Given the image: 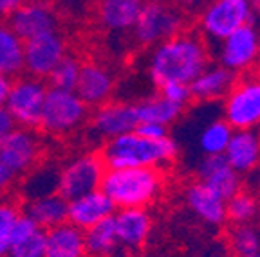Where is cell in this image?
<instances>
[{"mask_svg": "<svg viewBox=\"0 0 260 257\" xmlns=\"http://www.w3.org/2000/svg\"><path fill=\"white\" fill-rule=\"evenodd\" d=\"M9 257H45V230H38L22 243L9 246Z\"/></svg>", "mask_w": 260, "mask_h": 257, "instance_id": "obj_33", "label": "cell"}, {"mask_svg": "<svg viewBox=\"0 0 260 257\" xmlns=\"http://www.w3.org/2000/svg\"><path fill=\"white\" fill-rule=\"evenodd\" d=\"M175 2L186 9H195V8H201V6H203L204 2H208V0H175Z\"/></svg>", "mask_w": 260, "mask_h": 257, "instance_id": "obj_42", "label": "cell"}, {"mask_svg": "<svg viewBox=\"0 0 260 257\" xmlns=\"http://www.w3.org/2000/svg\"><path fill=\"white\" fill-rule=\"evenodd\" d=\"M240 257H260V250H258V252H253V253H248V255H240Z\"/></svg>", "mask_w": 260, "mask_h": 257, "instance_id": "obj_46", "label": "cell"}, {"mask_svg": "<svg viewBox=\"0 0 260 257\" xmlns=\"http://www.w3.org/2000/svg\"><path fill=\"white\" fill-rule=\"evenodd\" d=\"M8 24L22 41H27L56 31L58 18L54 9L45 0H27L9 16Z\"/></svg>", "mask_w": 260, "mask_h": 257, "instance_id": "obj_12", "label": "cell"}, {"mask_svg": "<svg viewBox=\"0 0 260 257\" xmlns=\"http://www.w3.org/2000/svg\"><path fill=\"white\" fill-rule=\"evenodd\" d=\"M233 135V128L228 124L222 119H217V121H211L201 130L199 133V149L210 157V155H224L226 151V146L230 142Z\"/></svg>", "mask_w": 260, "mask_h": 257, "instance_id": "obj_28", "label": "cell"}, {"mask_svg": "<svg viewBox=\"0 0 260 257\" xmlns=\"http://www.w3.org/2000/svg\"><path fill=\"white\" fill-rule=\"evenodd\" d=\"M24 70V41L16 36L8 22L0 20V72L16 76Z\"/></svg>", "mask_w": 260, "mask_h": 257, "instance_id": "obj_26", "label": "cell"}, {"mask_svg": "<svg viewBox=\"0 0 260 257\" xmlns=\"http://www.w3.org/2000/svg\"><path fill=\"white\" fill-rule=\"evenodd\" d=\"M65 51L67 47L63 38L56 31L31 38L24 41V68L32 77H49L54 67L67 56Z\"/></svg>", "mask_w": 260, "mask_h": 257, "instance_id": "obj_11", "label": "cell"}, {"mask_svg": "<svg viewBox=\"0 0 260 257\" xmlns=\"http://www.w3.org/2000/svg\"><path fill=\"white\" fill-rule=\"evenodd\" d=\"M100 191L116 209H145L161 191V175L155 167L105 169Z\"/></svg>", "mask_w": 260, "mask_h": 257, "instance_id": "obj_3", "label": "cell"}, {"mask_svg": "<svg viewBox=\"0 0 260 257\" xmlns=\"http://www.w3.org/2000/svg\"><path fill=\"white\" fill-rule=\"evenodd\" d=\"M235 87V72L224 68L222 65L206 67L199 76L190 83V94L201 101H213L230 94Z\"/></svg>", "mask_w": 260, "mask_h": 257, "instance_id": "obj_20", "label": "cell"}, {"mask_svg": "<svg viewBox=\"0 0 260 257\" xmlns=\"http://www.w3.org/2000/svg\"><path fill=\"white\" fill-rule=\"evenodd\" d=\"M224 158L235 173H253L260 164V133L256 130H233Z\"/></svg>", "mask_w": 260, "mask_h": 257, "instance_id": "obj_16", "label": "cell"}, {"mask_svg": "<svg viewBox=\"0 0 260 257\" xmlns=\"http://www.w3.org/2000/svg\"><path fill=\"white\" fill-rule=\"evenodd\" d=\"M15 177H16V175L13 173L11 169H9L4 162L0 160V194L4 193L9 185H11V182L15 180Z\"/></svg>", "mask_w": 260, "mask_h": 257, "instance_id": "obj_40", "label": "cell"}, {"mask_svg": "<svg viewBox=\"0 0 260 257\" xmlns=\"http://www.w3.org/2000/svg\"><path fill=\"white\" fill-rule=\"evenodd\" d=\"M136 112H138L139 122H155V124L168 126L181 115L183 106L175 105L161 96H155L136 105Z\"/></svg>", "mask_w": 260, "mask_h": 257, "instance_id": "obj_27", "label": "cell"}, {"mask_svg": "<svg viewBox=\"0 0 260 257\" xmlns=\"http://www.w3.org/2000/svg\"><path fill=\"white\" fill-rule=\"evenodd\" d=\"M24 2H27V0H0V20L9 18Z\"/></svg>", "mask_w": 260, "mask_h": 257, "instance_id": "obj_38", "label": "cell"}, {"mask_svg": "<svg viewBox=\"0 0 260 257\" xmlns=\"http://www.w3.org/2000/svg\"><path fill=\"white\" fill-rule=\"evenodd\" d=\"M9 241H0V257H4L9 253Z\"/></svg>", "mask_w": 260, "mask_h": 257, "instance_id": "obj_44", "label": "cell"}, {"mask_svg": "<svg viewBox=\"0 0 260 257\" xmlns=\"http://www.w3.org/2000/svg\"><path fill=\"white\" fill-rule=\"evenodd\" d=\"M197 175L201 178V184H204L208 189H211L217 196L228 201L240 191V175L235 173L230 164L226 162L224 155H210L199 162Z\"/></svg>", "mask_w": 260, "mask_h": 257, "instance_id": "obj_15", "label": "cell"}, {"mask_svg": "<svg viewBox=\"0 0 260 257\" xmlns=\"http://www.w3.org/2000/svg\"><path fill=\"white\" fill-rule=\"evenodd\" d=\"M83 241H85V253H90L92 257H110L118 252L119 241L114 227V218L110 216L90 229L83 230Z\"/></svg>", "mask_w": 260, "mask_h": 257, "instance_id": "obj_25", "label": "cell"}, {"mask_svg": "<svg viewBox=\"0 0 260 257\" xmlns=\"http://www.w3.org/2000/svg\"><path fill=\"white\" fill-rule=\"evenodd\" d=\"M18 216L20 212L13 203H0V241H9V232Z\"/></svg>", "mask_w": 260, "mask_h": 257, "instance_id": "obj_36", "label": "cell"}, {"mask_svg": "<svg viewBox=\"0 0 260 257\" xmlns=\"http://www.w3.org/2000/svg\"><path fill=\"white\" fill-rule=\"evenodd\" d=\"M161 89V94L159 96L165 97V99L172 101L175 105L183 106L188 99L191 97L190 94V84H183V83H165L159 87Z\"/></svg>", "mask_w": 260, "mask_h": 257, "instance_id": "obj_35", "label": "cell"}, {"mask_svg": "<svg viewBox=\"0 0 260 257\" xmlns=\"http://www.w3.org/2000/svg\"><path fill=\"white\" fill-rule=\"evenodd\" d=\"M230 245L237 257L248 255V253L260 250V229L253 223L235 225L230 232Z\"/></svg>", "mask_w": 260, "mask_h": 257, "instance_id": "obj_30", "label": "cell"}, {"mask_svg": "<svg viewBox=\"0 0 260 257\" xmlns=\"http://www.w3.org/2000/svg\"><path fill=\"white\" fill-rule=\"evenodd\" d=\"M85 117L87 105L76 96V92L49 89L38 126L53 135H63L76 130L85 121Z\"/></svg>", "mask_w": 260, "mask_h": 257, "instance_id": "obj_6", "label": "cell"}, {"mask_svg": "<svg viewBox=\"0 0 260 257\" xmlns=\"http://www.w3.org/2000/svg\"><path fill=\"white\" fill-rule=\"evenodd\" d=\"M260 58V32L256 25H244L220 41V65L232 72L248 70Z\"/></svg>", "mask_w": 260, "mask_h": 257, "instance_id": "obj_10", "label": "cell"}, {"mask_svg": "<svg viewBox=\"0 0 260 257\" xmlns=\"http://www.w3.org/2000/svg\"><path fill=\"white\" fill-rule=\"evenodd\" d=\"M11 77L0 72V106H4L6 99H8L9 89H11Z\"/></svg>", "mask_w": 260, "mask_h": 257, "instance_id": "obj_41", "label": "cell"}, {"mask_svg": "<svg viewBox=\"0 0 260 257\" xmlns=\"http://www.w3.org/2000/svg\"><path fill=\"white\" fill-rule=\"evenodd\" d=\"M15 128V121H13V117L9 115V112L6 110V106H0V139L9 133L11 130Z\"/></svg>", "mask_w": 260, "mask_h": 257, "instance_id": "obj_39", "label": "cell"}, {"mask_svg": "<svg viewBox=\"0 0 260 257\" xmlns=\"http://www.w3.org/2000/svg\"><path fill=\"white\" fill-rule=\"evenodd\" d=\"M249 6H251V11L260 18V0H249Z\"/></svg>", "mask_w": 260, "mask_h": 257, "instance_id": "obj_43", "label": "cell"}, {"mask_svg": "<svg viewBox=\"0 0 260 257\" xmlns=\"http://www.w3.org/2000/svg\"><path fill=\"white\" fill-rule=\"evenodd\" d=\"M40 227L35 223L29 216L25 214H20L18 220L15 221V225H13L11 232H9V245H16V243H22L24 239L31 237L35 232H38Z\"/></svg>", "mask_w": 260, "mask_h": 257, "instance_id": "obj_34", "label": "cell"}, {"mask_svg": "<svg viewBox=\"0 0 260 257\" xmlns=\"http://www.w3.org/2000/svg\"><path fill=\"white\" fill-rule=\"evenodd\" d=\"M85 241L83 230L65 221L54 229L45 230V257H83Z\"/></svg>", "mask_w": 260, "mask_h": 257, "instance_id": "obj_21", "label": "cell"}, {"mask_svg": "<svg viewBox=\"0 0 260 257\" xmlns=\"http://www.w3.org/2000/svg\"><path fill=\"white\" fill-rule=\"evenodd\" d=\"M40 144L37 135L27 128H13L0 139V160L15 175L27 171L38 157Z\"/></svg>", "mask_w": 260, "mask_h": 257, "instance_id": "obj_13", "label": "cell"}, {"mask_svg": "<svg viewBox=\"0 0 260 257\" xmlns=\"http://www.w3.org/2000/svg\"><path fill=\"white\" fill-rule=\"evenodd\" d=\"M186 203L195 216L210 225H222L226 221V201L201 182L188 187Z\"/></svg>", "mask_w": 260, "mask_h": 257, "instance_id": "obj_22", "label": "cell"}, {"mask_svg": "<svg viewBox=\"0 0 260 257\" xmlns=\"http://www.w3.org/2000/svg\"><path fill=\"white\" fill-rule=\"evenodd\" d=\"M80 68L81 63L73 56H65L60 63L54 67V70L49 74V83H51V89L58 90H69L74 92L78 83V76H80Z\"/></svg>", "mask_w": 260, "mask_h": 257, "instance_id": "obj_31", "label": "cell"}, {"mask_svg": "<svg viewBox=\"0 0 260 257\" xmlns=\"http://www.w3.org/2000/svg\"><path fill=\"white\" fill-rule=\"evenodd\" d=\"M112 218L119 246L134 250L146 241L152 229V220L145 209H119Z\"/></svg>", "mask_w": 260, "mask_h": 257, "instance_id": "obj_19", "label": "cell"}, {"mask_svg": "<svg viewBox=\"0 0 260 257\" xmlns=\"http://www.w3.org/2000/svg\"><path fill=\"white\" fill-rule=\"evenodd\" d=\"M184 27V16L177 8L161 0L145 2L134 24V36L139 44L154 45L167 41L181 34Z\"/></svg>", "mask_w": 260, "mask_h": 257, "instance_id": "obj_5", "label": "cell"}, {"mask_svg": "<svg viewBox=\"0 0 260 257\" xmlns=\"http://www.w3.org/2000/svg\"><path fill=\"white\" fill-rule=\"evenodd\" d=\"M67 207H69V201L58 193L47 194L29 201L25 216L31 218L42 230H49L67 221Z\"/></svg>", "mask_w": 260, "mask_h": 257, "instance_id": "obj_24", "label": "cell"}, {"mask_svg": "<svg viewBox=\"0 0 260 257\" xmlns=\"http://www.w3.org/2000/svg\"><path fill=\"white\" fill-rule=\"evenodd\" d=\"M177 155V142L170 137L161 141H148L136 132L110 139L102 151V160L107 169L155 167L174 160Z\"/></svg>", "mask_w": 260, "mask_h": 257, "instance_id": "obj_2", "label": "cell"}, {"mask_svg": "<svg viewBox=\"0 0 260 257\" xmlns=\"http://www.w3.org/2000/svg\"><path fill=\"white\" fill-rule=\"evenodd\" d=\"M105 169L100 155H83L74 158L60 171L58 194L71 201L78 196L98 191Z\"/></svg>", "mask_w": 260, "mask_h": 257, "instance_id": "obj_9", "label": "cell"}, {"mask_svg": "<svg viewBox=\"0 0 260 257\" xmlns=\"http://www.w3.org/2000/svg\"><path fill=\"white\" fill-rule=\"evenodd\" d=\"M260 214V201L255 194L239 191L226 201V220L235 225L253 223Z\"/></svg>", "mask_w": 260, "mask_h": 257, "instance_id": "obj_29", "label": "cell"}, {"mask_svg": "<svg viewBox=\"0 0 260 257\" xmlns=\"http://www.w3.org/2000/svg\"><path fill=\"white\" fill-rule=\"evenodd\" d=\"M260 18L251 11L249 0H210L201 13L199 27L213 44H220L237 29L256 25Z\"/></svg>", "mask_w": 260, "mask_h": 257, "instance_id": "obj_4", "label": "cell"}, {"mask_svg": "<svg viewBox=\"0 0 260 257\" xmlns=\"http://www.w3.org/2000/svg\"><path fill=\"white\" fill-rule=\"evenodd\" d=\"M58 180H60V171H56V169H42V171L32 173L29 177L24 189L27 193L29 200H37V198L58 193Z\"/></svg>", "mask_w": 260, "mask_h": 257, "instance_id": "obj_32", "label": "cell"}, {"mask_svg": "<svg viewBox=\"0 0 260 257\" xmlns=\"http://www.w3.org/2000/svg\"><path fill=\"white\" fill-rule=\"evenodd\" d=\"M224 121L233 130L260 126V77H248L230 90L224 103Z\"/></svg>", "mask_w": 260, "mask_h": 257, "instance_id": "obj_8", "label": "cell"}, {"mask_svg": "<svg viewBox=\"0 0 260 257\" xmlns=\"http://www.w3.org/2000/svg\"><path fill=\"white\" fill-rule=\"evenodd\" d=\"M112 87L114 81L109 70L96 63H85L80 68L74 92L87 106H102L112 94Z\"/></svg>", "mask_w": 260, "mask_h": 257, "instance_id": "obj_18", "label": "cell"}, {"mask_svg": "<svg viewBox=\"0 0 260 257\" xmlns=\"http://www.w3.org/2000/svg\"><path fill=\"white\" fill-rule=\"evenodd\" d=\"M143 4V0H100V22L109 31H128L134 27Z\"/></svg>", "mask_w": 260, "mask_h": 257, "instance_id": "obj_23", "label": "cell"}, {"mask_svg": "<svg viewBox=\"0 0 260 257\" xmlns=\"http://www.w3.org/2000/svg\"><path fill=\"white\" fill-rule=\"evenodd\" d=\"M139 124L134 105L125 103H105L98 106L92 117V130L103 139H116L119 135L134 132Z\"/></svg>", "mask_w": 260, "mask_h": 257, "instance_id": "obj_14", "label": "cell"}, {"mask_svg": "<svg viewBox=\"0 0 260 257\" xmlns=\"http://www.w3.org/2000/svg\"><path fill=\"white\" fill-rule=\"evenodd\" d=\"M114 212H116V207L112 205V201L98 189L69 201L67 221L76 229L87 230L100 221L114 216Z\"/></svg>", "mask_w": 260, "mask_h": 257, "instance_id": "obj_17", "label": "cell"}, {"mask_svg": "<svg viewBox=\"0 0 260 257\" xmlns=\"http://www.w3.org/2000/svg\"><path fill=\"white\" fill-rule=\"evenodd\" d=\"M134 132L143 139H148V141H161V139L168 137L167 126L155 124V122H139Z\"/></svg>", "mask_w": 260, "mask_h": 257, "instance_id": "obj_37", "label": "cell"}, {"mask_svg": "<svg viewBox=\"0 0 260 257\" xmlns=\"http://www.w3.org/2000/svg\"><path fill=\"white\" fill-rule=\"evenodd\" d=\"M208 67V51L195 34L181 32L154 49L148 72L157 87L165 83L190 84Z\"/></svg>", "mask_w": 260, "mask_h": 257, "instance_id": "obj_1", "label": "cell"}, {"mask_svg": "<svg viewBox=\"0 0 260 257\" xmlns=\"http://www.w3.org/2000/svg\"><path fill=\"white\" fill-rule=\"evenodd\" d=\"M255 173V187H256V191L260 193V164H258V167L253 171Z\"/></svg>", "mask_w": 260, "mask_h": 257, "instance_id": "obj_45", "label": "cell"}, {"mask_svg": "<svg viewBox=\"0 0 260 257\" xmlns=\"http://www.w3.org/2000/svg\"><path fill=\"white\" fill-rule=\"evenodd\" d=\"M47 90L44 81L32 76L13 81L4 106L13 117L15 124H20L27 130L38 126Z\"/></svg>", "mask_w": 260, "mask_h": 257, "instance_id": "obj_7", "label": "cell"}]
</instances>
